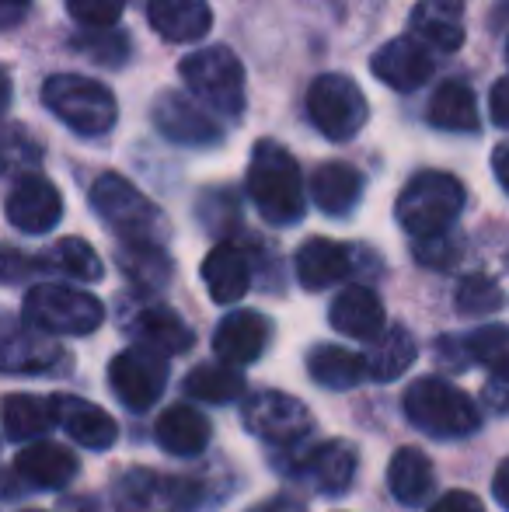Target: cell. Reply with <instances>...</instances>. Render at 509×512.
Listing matches in <instances>:
<instances>
[{
  "label": "cell",
  "mask_w": 509,
  "mask_h": 512,
  "mask_svg": "<svg viewBox=\"0 0 509 512\" xmlns=\"http://www.w3.org/2000/svg\"><path fill=\"white\" fill-rule=\"evenodd\" d=\"M248 196L265 223L290 227L304 216V178L290 150L262 140L248 161Z\"/></svg>",
  "instance_id": "cell-1"
},
{
  "label": "cell",
  "mask_w": 509,
  "mask_h": 512,
  "mask_svg": "<svg viewBox=\"0 0 509 512\" xmlns=\"http://www.w3.org/2000/svg\"><path fill=\"white\" fill-rule=\"evenodd\" d=\"M405 418L433 439H464L482 425L475 401L443 377H422L408 384Z\"/></svg>",
  "instance_id": "cell-2"
},
{
  "label": "cell",
  "mask_w": 509,
  "mask_h": 512,
  "mask_svg": "<svg viewBox=\"0 0 509 512\" xmlns=\"http://www.w3.org/2000/svg\"><path fill=\"white\" fill-rule=\"evenodd\" d=\"M464 209V185L447 171H422L401 189L394 216L412 237L443 234Z\"/></svg>",
  "instance_id": "cell-3"
},
{
  "label": "cell",
  "mask_w": 509,
  "mask_h": 512,
  "mask_svg": "<svg viewBox=\"0 0 509 512\" xmlns=\"http://www.w3.org/2000/svg\"><path fill=\"white\" fill-rule=\"evenodd\" d=\"M91 206L95 213L116 230L119 241H140V244H164L168 237V220L164 213L126 182L123 175H102L91 185Z\"/></svg>",
  "instance_id": "cell-4"
},
{
  "label": "cell",
  "mask_w": 509,
  "mask_h": 512,
  "mask_svg": "<svg viewBox=\"0 0 509 512\" xmlns=\"http://www.w3.org/2000/svg\"><path fill=\"white\" fill-rule=\"evenodd\" d=\"M42 102L81 136H105L116 126V115H119L116 95L105 84L81 74L49 77L46 88H42Z\"/></svg>",
  "instance_id": "cell-5"
},
{
  "label": "cell",
  "mask_w": 509,
  "mask_h": 512,
  "mask_svg": "<svg viewBox=\"0 0 509 512\" xmlns=\"http://www.w3.org/2000/svg\"><path fill=\"white\" fill-rule=\"evenodd\" d=\"M25 321L46 335H91L102 328L105 307L98 297L74 286L39 283L25 293Z\"/></svg>",
  "instance_id": "cell-6"
},
{
  "label": "cell",
  "mask_w": 509,
  "mask_h": 512,
  "mask_svg": "<svg viewBox=\"0 0 509 512\" xmlns=\"http://www.w3.org/2000/svg\"><path fill=\"white\" fill-rule=\"evenodd\" d=\"M178 74L192 88V95H199L220 115L238 119L245 112V67L227 46L199 49V53L185 56Z\"/></svg>",
  "instance_id": "cell-7"
},
{
  "label": "cell",
  "mask_w": 509,
  "mask_h": 512,
  "mask_svg": "<svg viewBox=\"0 0 509 512\" xmlns=\"http://www.w3.org/2000/svg\"><path fill=\"white\" fill-rule=\"evenodd\" d=\"M367 98L346 74H321L307 91V115L314 129L328 140H353L367 122Z\"/></svg>",
  "instance_id": "cell-8"
},
{
  "label": "cell",
  "mask_w": 509,
  "mask_h": 512,
  "mask_svg": "<svg viewBox=\"0 0 509 512\" xmlns=\"http://www.w3.org/2000/svg\"><path fill=\"white\" fill-rule=\"evenodd\" d=\"M109 384L112 394L129 411H150L161 401L164 387H168V359H164V352L150 349V345L126 349L112 359Z\"/></svg>",
  "instance_id": "cell-9"
},
{
  "label": "cell",
  "mask_w": 509,
  "mask_h": 512,
  "mask_svg": "<svg viewBox=\"0 0 509 512\" xmlns=\"http://www.w3.org/2000/svg\"><path fill=\"white\" fill-rule=\"evenodd\" d=\"M245 425L265 443L293 446L304 443L314 429V418L304 401L283 391H258L245 401Z\"/></svg>",
  "instance_id": "cell-10"
},
{
  "label": "cell",
  "mask_w": 509,
  "mask_h": 512,
  "mask_svg": "<svg viewBox=\"0 0 509 512\" xmlns=\"http://www.w3.org/2000/svg\"><path fill=\"white\" fill-rule=\"evenodd\" d=\"M63 363V349L53 335L32 321H14L0 314V373H46Z\"/></svg>",
  "instance_id": "cell-11"
},
{
  "label": "cell",
  "mask_w": 509,
  "mask_h": 512,
  "mask_svg": "<svg viewBox=\"0 0 509 512\" xmlns=\"http://www.w3.org/2000/svg\"><path fill=\"white\" fill-rule=\"evenodd\" d=\"M192 492L189 481L129 471L116 485V512H192Z\"/></svg>",
  "instance_id": "cell-12"
},
{
  "label": "cell",
  "mask_w": 509,
  "mask_h": 512,
  "mask_svg": "<svg viewBox=\"0 0 509 512\" xmlns=\"http://www.w3.org/2000/svg\"><path fill=\"white\" fill-rule=\"evenodd\" d=\"M7 220L21 234H49L63 216V199L56 185L42 175H21L7 196Z\"/></svg>",
  "instance_id": "cell-13"
},
{
  "label": "cell",
  "mask_w": 509,
  "mask_h": 512,
  "mask_svg": "<svg viewBox=\"0 0 509 512\" xmlns=\"http://www.w3.org/2000/svg\"><path fill=\"white\" fill-rule=\"evenodd\" d=\"M377 81H384L394 91H419L422 84L433 77V56H429L426 42L412 39V35H401L381 46L370 60Z\"/></svg>",
  "instance_id": "cell-14"
},
{
  "label": "cell",
  "mask_w": 509,
  "mask_h": 512,
  "mask_svg": "<svg viewBox=\"0 0 509 512\" xmlns=\"http://www.w3.org/2000/svg\"><path fill=\"white\" fill-rule=\"evenodd\" d=\"M297 478L318 495H346L356 478V450L342 439L311 446L300 457Z\"/></svg>",
  "instance_id": "cell-15"
},
{
  "label": "cell",
  "mask_w": 509,
  "mask_h": 512,
  "mask_svg": "<svg viewBox=\"0 0 509 512\" xmlns=\"http://www.w3.org/2000/svg\"><path fill=\"white\" fill-rule=\"evenodd\" d=\"M154 126L182 147H217L220 143L217 122L178 91H168L154 102Z\"/></svg>",
  "instance_id": "cell-16"
},
{
  "label": "cell",
  "mask_w": 509,
  "mask_h": 512,
  "mask_svg": "<svg viewBox=\"0 0 509 512\" xmlns=\"http://www.w3.org/2000/svg\"><path fill=\"white\" fill-rule=\"evenodd\" d=\"M269 317L258 310H234L220 321V328L213 331V352L220 356V363L231 366H248L269 345Z\"/></svg>",
  "instance_id": "cell-17"
},
{
  "label": "cell",
  "mask_w": 509,
  "mask_h": 512,
  "mask_svg": "<svg viewBox=\"0 0 509 512\" xmlns=\"http://www.w3.org/2000/svg\"><path fill=\"white\" fill-rule=\"evenodd\" d=\"M53 401V418L74 443H81L84 450H109L116 443V418L109 411H102L91 401H81L74 394H56Z\"/></svg>",
  "instance_id": "cell-18"
},
{
  "label": "cell",
  "mask_w": 509,
  "mask_h": 512,
  "mask_svg": "<svg viewBox=\"0 0 509 512\" xmlns=\"http://www.w3.org/2000/svg\"><path fill=\"white\" fill-rule=\"evenodd\" d=\"M328 321H332V328L339 331V335L360 338V342H374L387 328L381 297H377L374 290H367V286H346V290L332 300Z\"/></svg>",
  "instance_id": "cell-19"
},
{
  "label": "cell",
  "mask_w": 509,
  "mask_h": 512,
  "mask_svg": "<svg viewBox=\"0 0 509 512\" xmlns=\"http://www.w3.org/2000/svg\"><path fill=\"white\" fill-rule=\"evenodd\" d=\"M14 474H18L28 488L60 492V488H67L70 481L77 478V457L60 443H32L18 453Z\"/></svg>",
  "instance_id": "cell-20"
},
{
  "label": "cell",
  "mask_w": 509,
  "mask_h": 512,
  "mask_svg": "<svg viewBox=\"0 0 509 512\" xmlns=\"http://www.w3.org/2000/svg\"><path fill=\"white\" fill-rule=\"evenodd\" d=\"M147 18L164 42H196L213 25V11L206 0H150Z\"/></svg>",
  "instance_id": "cell-21"
},
{
  "label": "cell",
  "mask_w": 509,
  "mask_h": 512,
  "mask_svg": "<svg viewBox=\"0 0 509 512\" xmlns=\"http://www.w3.org/2000/svg\"><path fill=\"white\" fill-rule=\"evenodd\" d=\"M353 269V251L328 237H311L297 251V279L307 290H328L342 283Z\"/></svg>",
  "instance_id": "cell-22"
},
{
  "label": "cell",
  "mask_w": 509,
  "mask_h": 512,
  "mask_svg": "<svg viewBox=\"0 0 509 512\" xmlns=\"http://www.w3.org/2000/svg\"><path fill=\"white\" fill-rule=\"evenodd\" d=\"M412 32L440 53H457L464 46V11L457 0H422L412 11Z\"/></svg>",
  "instance_id": "cell-23"
},
{
  "label": "cell",
  "mask_w": 509,
  "mask_h": 512,
  "mask_svg": "<svg viewBox=\"0 0 509 512\" xmlns=\"http://www.w3.org/2000/svg\"><path fill=\"white\" fill-rule=\"evenodd\" d=\"M157 443L171 457H196L210 443V418L192 405H171L157 418Z\"/></svg>",
  "instance_id": "cell-24"
},
{
  "label": "cell",
  "mask_w": 509,
  "mask_h": 512,
  "mask_svg": "<svg viewBox=\"0 0 509 512\" xmlns=\"http://www.w3.org/2000/svg\"><path fill=\"white\" fill-rule=\"evenodd\" d=\"M311 196L321 213L328 216H346L353 213L363 196V175L346 161L321 164L311 178Z\"/></svg>",
  "instance_id": "cell-25"
},
{
  "label": "cell",
  "mask_w": 509,
  "mask_h": 512,
  "mask_svg": "<svg viewBox=\"0 0 509 512\" xmlns=\"http://www.w3.org/2000/svg\"><path fill=\"white\" fill-rule=\"evenodd\" d=\"M203 283L217 304H238L252 286L248 258L234 244H217L203 262Z\"/></svg>",
  "instance_id": "cell-26"
},
{
  "label": "cell",
  "mask_w": 509,
  "mask_h": 512,
  "mask_svg": "<svg viewBox=\"0 0 509 512\" xmlns=\"http://www.w3.org/2000/svg\"><path fill=\"white\" fill-rule=\"evenodd\" d=\"M433 464L415 446H401L387 464V488L401 506H422L433 492Z\"/></svg>",
  "instance_id": "cell-27"
},
{
  "label": "cell",
  "mask_w": 509,
  "mask_h": 512,
  "mask_svg": "<svg viewBox=\"0 0 509 512\" xmlns=\"http://www.w3.org/2000/svg\"><path fill=\"white\" fill-rule=\"evenodd\" d=\"M415 356H419V345H415L412 331L401 328V324L384 328L381 335L374 338L370 352L363 356V359H367V380L391 384V380H398L401 373L415 363Z\"/></svg>",
  "instance_id": "cell-28"
},
{
  "label": "cell",
  "mask_w": 509,
  "mask_h": 512,
  "mask_svg": "<svg viewBox=\"0 0 509 512\" xmlns=\"http://www.w3.org/2000/svg\"><path fill=\"white\" fill-rule=\"evenodd\" d=\"M307 370H311L314 384L328 387V391H353L356 384L367 380V359L360 352H349L342 345H318L307 356Z\"/></svg>",
  "instance_id": "cell-29"
},
{
  "label": "cell",
  "mask_w": 509,
  "mask_h": 512,
  "mask_svg": "<svg viewBox=\"0 0 509 512\" xmlns=\"http://www.w3.org/2000/svg\"><path fill=\"white\" fill-rule=\"evenodd\" d=\"M429 122L436 129H447V133H475L482 126L475 91L464 81H443L429 102Z\"/></svg>",
  "instance_id": "cell-30"
},
{
  "label": "cell",
  "mask_w": 509,
  "mask_h": 512,
  "mask_svg": "<svg viewBox=\"0 0 509 512\" xmlns=\"http://www.w3.org/2000/svg\"><path fill=\"white\" fill-rule=\"evenodd\" d=\"M0 422H4V436L14 443H32L35 436L49 429L56 422L53 418V401L35 398V394H7L0 401Z\"/></svg>",
  "instance_id": "cell-31"
},
{
  "label": "cell",
  "mask_w": 509,
  "mask_h": 512,
  "mask_svg": "<svg viewBox=\"0 0 509 512\" xmlns=\"http://www.w3.org/2000/svg\"><path fill=\"white\" fill-rule=\"evenodd\" d=\"M136 331H140V338L150 345V349L164 352V356H182V352H189L192 342H196V335H192L189 324H185L182 317L168 307L140 310V317H136Z\"/></svg>",
  "instance_id": "cell-32"
},
{
  "label": "cell",
  "mask_w": 509,
  "mask_h": 512,
  "mask_svg": "<svg viewBox=\"0 0 509 512\" xmlns=\"http://www.w3.org/2000/svg\"><path fill=\"white\" fill-rule=\"evenodd\" d=\"M185 394L203 405H227L245 394V380L231 363H203L185 377Z\"/></svg>",
  "instance_id": "cell-33"
},
{
  "label": "cell",
  "mask_w": 509,
  "mask_h": 512,
  "mask_svg": "<svg viewBox=\"0 0 509 512\" xmlns=\"http://www.w3.org/2000/svg\"><path fill=\"white\" fill-rule=\"evenodd\" d=\"M42 269H56L70 279H81V283H95V279H102L105 265L88 241H81V237H63V241H56L53 248L42 255Z\"/></svg>",
  "instance_id": "cell-34"
},
{
  "label": "cell",
  "mask_w": 509,
  "mask_h": 512,
  "mask_svg": "<svg viewBox=\"0 0 509 512\" xmlns=\"http://www.w3.org/2000/svg\"><path fill=\"white\" fill-rule=\"evenodd\" d=\"M464 352L471 363L485 366L492 377L509 380V328L503 324H485L464 338Z\"/></svg>",
  "instance_id": "cell-35"
},
{
  "label": "cell",
  "mask_w": 509,
  "mask_h": 512,
  "mask_svg": "<svg viewBox=\"0 0 509 512\" xmlns=\"http://www.w3.org/2000/svg\"><path fill=\"white\" fill-rule=\"evenodd\" d=\"M119 269L143 286H161L171 276V262L161 251V244H140V241L119 244Z\"/></svg>",
  "instance_id": "cell-36"
},
{
  "label": "cell",
  "mask_w": 509,
  "mask_h": 512,
  "mask_svg": "<svg viewBox=\"0 0 509 512\" xmlns=\"http://www.w3.org/2000/svg\"><path fill=\"white\" fill-rule=\"evenodd\" d=\"M42 161V147L28 129L4 126L0 129V175H32Z\"/></svg>",
  "instance_id": "cell-37"
},
{
  "label": "cell",
  "mask_w": 509,
  "mask_h": 512,
  "mask_svg": "<svg viewBox=\"0 0 509 512\" xmlns=\"http://www.w3.org/2000/svg\"><path fill=\"white\" fill-rule=\"evenodd\" d=\"M457 310L464 317H485V314H496L503 307V290H499L496 279L489 276H468L461 286H457Z\"/></svg>",
  "instance_id": "cell-38"
},
{
  "label": "cell",
  "mask_w": 509,
  "mask_h": 512,
  "mask_svg": "<svg viewBox=\"0 0 509 512\" xmlns=\"http://www.w3.org/2000/svg\"><path fill=\"white\" fill-rule=\"evenodd\" d=\"M415 258L429 269H450L461 258V244L450 237V230L429 237H415Z\"/></svg>",
  "instance_id": "cell-39"
},
{
  "label": "cell",
  "mask_w": 509,
  "mask_h": 512,
  "mask_svg": "<svg viewBox=\"0 0 509 512\" xmlns=\"http://www.w3.org/2000/svg\"><path fill=\"white\" fill-rule=\"evenodd\" d=\"M123 7L126 0H70L74 21H81L88 28H109L123 14Z\"/></svg>",
  "instance_id": "cell-40"
},
{
  "label": "cell",
  "mask_w": 509,
  "mask_h": 512,
  "mask_svg": "<svg viewBox=\"0 0 509 512\" xmlns=\"http://www.w3.org/2000/svg\"><path fill=\"white\" fill-rule=\"evenodd\" d=\"M39 269H42V258H28L14 248H0V283H25Z\"/></svg>",
  "instance_id": "cell-41"
},
{
  "label": "cell",
  "mask_w": 509,
  "mask_h": 512,
  "mask_svg": "<svg viewBox=\"0 0 509 512\" xmlns=\"http://www.w3.org/2000/svg\"><path fill=\"white\" fill-rule=\"evenodd\" d=\"M429 512H485V506L471 492H447L429 506Z\"/></svg>",
  "instance_id": "cell-42"
},
{
  "label": "cell",
  "mask_w": 509,
  "mask_h": 512,
  "mask_svg": "<svg viewBox=\"0 0 509 512\" xmlns=\"http://www.w3.org/2000/svg\"><path fill=\"white\" fill-rule=\"evenodd\" d=\"M489 112L499 129H509V77L496 81V88H492V95H489Z\"/></svg>",
  "instance_id": "cell-43"
},
{
  "label": "cell",
  "mask_w": 509,
  "mask_h": 512,
  "mask_svg": "<svg viewBox=\"0 0 509 512\" xmlns=\"http://www.w3.org/2000/svg\"><path fill=\"white\" fill-rule=\"evenodd\" d=\"M485 401H489V405L496 408L499 415H503V411H509V380L492 377L489 387H485Z\"/></svg>",
  "instance_id": "cell-44"
},
{
  "label": "cell",
  "mask_w": 509,
  "mask_h": 512,
  "mask_svg": "<svg viewBox=\"0 0 509 512\" xmlns=\"http://www.w3.org/2000/svg\"><path fill=\"white\" fill-rule=\"evenodd\" d=\"M492 495H496L499 506L509 512V457L496 467V478H492Z\"/></svg>",
  "instance_id": "cell-45"
},
{
  "label": "cell",
  "mask_w": 509,
  "mask_h": 512,
  "mask_svg": "<svg viewBox=\"0 0 509 512\" xmlns=\"http://www.w3.org/2000/svg\"><path fill=\"white\" fill-rule=\"evenodd\" d=\"M248 512H304V506H300L297 499H290V495H276V499L258 502V506H252Z\"/></svg>",
  "instance_id": "cell-46"
},
{
  "label": "cell",
  "mask_w": 509,
  "mask_h": 512,
  "mask_svg": "<svg viewBox=\"0 0 509 512\" xmlns=\"http://www.w3.org/2000/svg\"><path fill=\"white\" fill-rule=\"evenodd\" d=\"M492 171H496V182L509 192V143H499L492 150Z\"/></svg>",
  "instance_id": "cell-47"
},
{
  "label": "cell",
  "mask_w": 509,
  "mask_h": 512,
  "mask_svg": "<svg viewBox=\"0 0 509 512\" xmlns=\"http://www.w3.org/2000/svg\"><path fill=\"white\" fill-rule=\"evenodd\" d=\"M28 4H32V0H0V28L21 21V14L28 11Z\"/></svg>",
  "instance_id": "cell-48"
},
{
  "label": "cell",
  "mask_w": 509,
  "mask_h": 512,
  "mask_svg": "<svg viewBox=\"0 0 509 512\" xmlns=\"http://www.w3.org/2000/svg\"><path fill=\"white\" fill-rule=\"evenodd\" d=\"M7 105H11V77H7V70L0 67V115L7 112Z\"/></svg>",
  "instance_id": "cell-49"
},
{
  "label": "cell",
  "mask_w": 509,
  "mask_h": 512,
  "mask_svg": "<svg viewBox=\"0 0 509 512\" xmlns=\"http://www.w3.org/2000/svg\"><path fill=\"white\" fill-rule=\"evenodd\" d=\"M25 512H46V509H25Z\"/></svg>",
  "instance_id": "cell-50"
},
{
  "label": "cell",
  "mask_w": 509,
  "mask_h": 512,
  "mask_svg": "<svg viewBox=\"0 0 509 512\" xmlns=\"http://www.w3.org/2000/svg\"><path fill=\"white\" fill-rule=\"evenodd\" d=\"M506 60H509V42H506Z\"/></svg>",
  "instance_id": "cell-51"
}]
</instances>
